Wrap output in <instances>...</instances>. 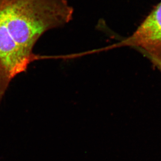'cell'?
Here are the masks:
<instances>
[{
  "label": "cell",
  "instance_id": "4",
  "mask_svg": "<svg viewBox=\"0 0 161 161\" xmlns=\"http://www.w3.org/2000/svg\"><path fill=\"white\" fill-rule=\"evenodd\" d=\"M8 0H0V4H1L2 3H4L5 2H6Z\"/></svg>",
  "mask_w": 161,
  "mask_h": 161
},
{
  "label": "cell",
  "instance_id": "1",
  "mask_svg": "<svg viewBox=\"0 0 161 161\" xmlns=\"http://www.w3.org/2000/svg\"><path fill=\"white\" fill-rule=\"evenodd\" d=\"M66 0H8L0 4V103L9 84L41 56L34 47L45 32L72 20Z\"/></svg>",
  "mask_w": 161,
  "mask_h": 161
},
{
  "label": "cell",
  "instance_id": "2",
  "mask_svg": "<svg viewBox=\"0 0 161 161\" xmlns=\"http://www.w3.org/2000/svg\"><path fill=\"white\" fill-rule=\"evenodd\" d=\"M116 46L135 47L147 57L161 58V1L142 21L132 36Z\"/></svg>",
  "mask_w": 161,
  "mask_h": 161
},
{
  "label": "cell",
  "instance_id": "3",
  "mask_svg": "<svg viewBox=\"0 0 161 161\" xmlns=\"http://www.w3.org/2000/svg\"><path fill=\"white\" fill-rule=\"evenodd\" d=\"M147 58H149L154 66L157 67V69L161 72V58L147 57Z\"/></svg>",
  "mask_w": 161,
  "mask_h": 161
}]
</instances>
